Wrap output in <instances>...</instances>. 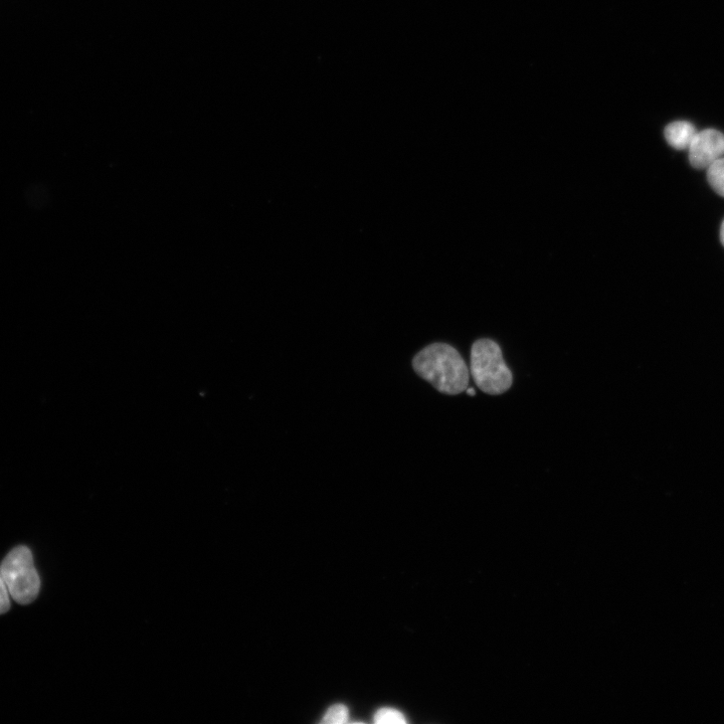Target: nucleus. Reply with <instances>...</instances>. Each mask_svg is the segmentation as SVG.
<instances>
[{
	"mask_svg": "<svg viewBox=\"0 0 724 724\" xmlns=\"http://www.w3.org/2000/svg\"><path fill=\"white\" fill-rule=\"evenodd\" d=\"M0 575L18 604L29 605L38 598L41 579L27 547H18L6 557L0 566Z\"/></svg>",
	"mask_w": 724,
	"mask_h": 724,
	"instance_id": "7ed1b4c3",
	"label": "nucleus"
},
{
	"mask_svg": "<svg viewBox=\"0 0 724 724\" xmlns=\"http://www.w3.org/2000/svg\"><path fill=\"white\" fill-rule=\"evenodd\" d=\"M348 719V708L343 704H335L328 708L321 723L342 724Z\"/></svg>",
	"mask_w": 724,
	"mask_h": 724,
	"instance_id": "6e6552de",
	"label": "nucleus"
},
{
	"mask_svg": "<svg viewBox=\"0 0 724 724\" xmlns=\"http://www.w3.org/2000/svg\"><path fill=\"white\" fill-rule=\"evenodd\" d=\"M688 150L692 166L707 168L724 155V135L714 129L697 132Z\"/></svg>",
	"mask_w": 724,
	"mask_h": 724,
	"instance_id": "20e7f679",
	"label": "nucleus"
},
{
	"mask_svg": "<svg viewBox=\"0 0 724 724\" xmlns=\"http://www.w3.org/2000/svg\"><path fill=\"white\" fill-rule=\"evenodd\" d=\"M11 609V595L9 589L0 575V615H4Z\"/></svg>",
	"mask_w": 724,
	"mask_h": 724,
	"instance_id": "1a4fd4ad",
	"label": "nucleus"
},
{
	"mask_svg": "<svg viewBox=\"0 0 724 724\" xmlns=\"http://www.w3.org/2000/svg\"><path fill=\"white\" fill-rule=\"evenodd\" d=\"M375 722L378 724H405L407 722L404 714L393 708H382L375 715Z\"/></svg>",
	"mask_w": 724,
	"mask_h": 724,
	"instance_id": "0eeeda50",
	"label": "nucleus"
},
{
	"mask_svg": "<svg viewBox=\"0 0 724 724\" xmlns=\"http://www.w3.org/2000/svg\"><path fill=\"white\" fill-rule=\"evenodd\" d=\"M413 368L440 393L455 396L468 389L469 370L461 354L451 345L427 346L415 356Z\"/></svg>",
	"mask_w": 724,
	"mask_h": 724,
	"instance_id": "f257e3e1",
	"label": "nucleus"
},
{
	"mask_svg": "<svg viewBox=\"0 0 724 724\" xmlns=\"http://www.w3.org/2000/svg\"><path fill=\"white\" fill-rule=\"evenodd\" d=\"M466 392H467V395H469L471 397H474L476 395L475 390L472 388L467 389Z\"/></svg>",
	"mask_w": 724,
	"mask_h": 724,
	"instance_id": "9b49d317",
	"label": "nucleus"
},
{
	"mask_svg": "<svg viewBox=\"0 0 724 724\" xmlns=\"http://www.w3.org/2000/svg\"><path fill=\"white\" fill-rule=\"evenodd\" d=\"M697 131L687 121H676L669 124L665 129L667 142L675 149H688Z\"/></svg>",
	"mask_w": 724,
	"mask_h": 724,
	"instance_id": "39448f33",
	"label": "nucleus"
},
{
	"mask_svg": "<svg viewBox=\"0 0 724 724\" xmlns=\"http://www.w3.org/2000/svg\"><path fill=\"white\" fill-rule=\"evenodd\" d=\"M720 239H721L722 245L724 246V222H723V224L721 226V230H720Z\"/></svg>",
	"mask_w": 724,
	"mask_h": 724,
	"instance_id": "9d476101",
	"label": "nucleus"
},
{
	"mask_svg": "<svg viewBox=\"0 0 724 724\" xmlns=\"http://www.w3.org/2000/svg\"><path fill=\"white\" fill-rule=\"evenodd\" d=\"M707 169V179L716 194L724 197V156L713 162Z\"/></svg>",
	"mask_w": 724,
	"mask_h": 724,
	"instance_id": "423d86ee",
	"label": "nucleus"
},
{
	"mask_svg": "<svg viewBox=\"0 0 724 724\" xmlns=\"http://www.w3.org/2000/svg\"><path fill=\"white\" fill-rule=\"evenodd\" d=\"M471 375L477 387L492 396L504 394L513 383L501 348L495 341L486 338L477 340L472 346Z\"/></svg>",
	"mask_w": 724,
	"mask_h": 724,
	"instance_id": "f03ea898",
	"label": "nucleus"
}]
</instances>
